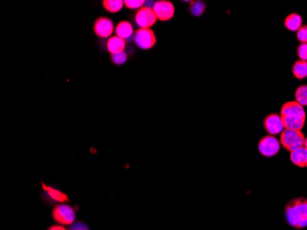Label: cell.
Here are the masks:
<instances>
[{"label":"cell","mask_w":307,"mask_h":230,"mask_svg":"<svg viewBox=\"0 0 307 230\" xmlns=\"http://www.w3.org/2000/svg\"><path fill=\"white\" fill-rule=\"evenodd\" d=\"M295 101L303 107L307 106V85H302L295 90Z\"/></svg>","instance_id":"d6986e66"},{"label":"cell","mask_w":307,"mask_h":230,"mask_svg":"<svg viewBox=\"0 0 307 230\" xmlns=\"http://www.w3.org/2000/svg\"><path fill=\"white\" fill-rule=\"evenodd\" d=\"M297 56L299 60L307 62V43H300L297 47Z\"/></svg>","instance_id":"603a6c76"},{"label":"cell","mask_w":307,"mask_h":230,"mask_svg":"<svg viewBox=\"0 0 307 230\" xmlns=\"http://www.w3.org/2000/svg\"><path fill=\"white\" fill-rule=\"evenodd\" d=\"M134 40L136 45L143 50H148L153 48L157 42L155 32L152 29L142 28L136 30Z\"/></svg>","instance_id":"277c9868"},{"label":"cell","mask_w":307,"mask_h":230,"mask_svg":"<svg viewBox=\"0 0 307 230\" xmlns=\"http://www.w3.org/2000/svg\"><path fill=\"white\" fill-rule=\"evenodd\" d=\"M296 38L301 43H307V24L303 25L296 32Z\"/></svg>","instance_id":"7402d4cb"},{"label":"cell","mask_w":307,"mask_h":230,"mask_svg":"<svg viewBox=\"0 0 307 230\" xmlns=\"http://www.w3.org/2000/svg\"><path fill=\"white\" fill-rule=\"evenodd\" d=\"M153 11L157 16V20L161 22H167L171 20L175 14V7L170 1L160 0L155 3Z\"/></svg>","instance_id":"5b68a950"},{"label":"cell","mask_w":307,"mask_h":230,"mask_svg":"<svg viewBox=\"0 0 307 230\" xmlns=\"http://www.w3.org/2000/svg\"><path fill=\"white\" fill-rule=\"evenodd\" d=\"M115 33L116 36L122 38L124 41H130L134 36L133 25L127 21L121 22L116 26Z\"/></svg>","instance_id":"7c38bea8"},{"label":"cell","mask_w":307,"mask_h":230,"mask_svg":"<svg viewBox=\"0 0 307 230\" xmlns=\"http://www.w3.org/2000/svg\"><path fill=\"white\" fill-rule=\"evenodd\" d=\"M292 73H293L294 78L297 79H305L307 78V61H302L297 60L293 64L292 67Z\"/></svg>","instance_id":"e0dca14e"},{"label":"cell","mask_w":307,"mask_h":230,"mask_svg":"<svg viewBox=\"0 0 307 230\" xmlns=\"http://www.w3.org/2000/svg\"><path fill=\"white\" fill-rule=\"evenodd\" d=\"M280 116L285 115H297L302 117H307L304 107L297 101H287L280 109Z\"/></svg>","instance_id":"8fae6325"},{"label":"cell","mask_w":307,"mask_h":230,"mask_svg":"<svg viewBox=\"0 0 307 230\" xmlns=\"http://www.w3.org/2000/svg\"><path fill=\"white\" fill-rule=\"evenodd\" d=\"M157 21V16L154 13L153 8L151 7H141L136 12V24L142 29H150V27H152Z\"/></svg>","instance_id":"8992f818"},{"label":"cell","mask_w":307,"mask_h":230,"mask_svg":"<svg viewBox=\"0 0 307 230\" xmlns=\"http://www.w3.org/2000/svg\"><path fill=\"white\" fill-rule=\"evenodd\" d=\"M192 6L190 7V10L192 12V14L195 17H200V15H202V13L204 12L205 10V7L206 5L204 2H201V1H194L192 2Z\"/></svg>","instance_id":"ffe728a7"},{"label":"cell","mask_w":307,"mask_h":230,"mask_svg":"<svg viewBox=\"0 0 307 230\" xmlns=\"http://www.w3.org/2000/svg\"><path fill=\"white\" fill-rule=\"evenodd\" d=\"M280 117L283 122L284 129L298 130V131L303 129L307 119V117H302L297 115H285Z\"/></svg>","instance_id":"30bf717a"},{"label":"cell","mask_w":307,"mask_h":230,"mask_svg":"<svg viewBox=\"0 0 307 230\" xmlns=\"http://www.w3.org/2000/svg\"><path fill=\"white\" fill-rule=\"evenodd\" d=\"M306 148H307V137L306 138V141H305V145H304Z\"/></svg>","instance_id":"4316f807"},{"label":"cell","mask_w":307,"mask_h":230,"mask_svg":"<svg viewBox=\"0 0 307 230\" xmlns=\"http://www.w3.org/2000/svg\"><path fill=\"white\" fill-rule=\"evenodd\" d=\"M263 125H264L265 130L271 136H276L278 134H281V132L284 130L281 117L280 115H277V114H271L268 115L263 121Z\"/></svg>","instance_id":"9c48e42d"},{"label":"cell","mask_w":307,"mask_h":230,"mask_svg":"<svg viewBox=\"0 0 307 230\" xmlns=\"http://www.w3.org/2000/svg\"><path fill=\"white\" fill-rule=\"evenodd\" d=\"M54 219L62 225H70L76 219L75 211L71 206L66 204H59L53 211Z\"/></svg>","instance_id":"52a82bcc"},{"label":"cell","mask_w":307,"mask_h":230,"mask_svg":"<svg viewBox=\"0 0 307 230\" xmlns=\"http://www.w3.org/2000/svg\"><path fill=\"white\" fill-rule=\"evenodd\" d=\"M125 46H126L125 41L116 35L111 37L108 40L107 49L112 55H117V54L124 52Z\"/></svg>","instance_id":"4fadbf2b"},{"label":"cell","mask_w":307,"mask_h":230,"mask_svg":"<svg viewBox=\"0 0 307 230\" xmlns=\"http://www.w3.org/2000/svg\"><path fill=\"white\" fill-rule=\"evenodd\" d=\"M286 221L294 229L307 227V198H294L286 204L284 209Z\"/></svg>","instance_id":"6da1fadb"},{"label":"cell","mask_w":307,"mask_h":230,"mask_svg":"<svg viewBox=\"0 0 307 230\" xmlns=\"http://www.w3.org/2000/svg\"><path fill=\"white\" fill-rule=\"evenodd\" d=\"M43 187L44 192H45V194L50 198L52 201H60V202L68 201L67 195L62 193L61 191H59L56 188L47 186L44 183H43Z\"/></svg>","instance_id":"2e32d148"},{"label":"cell","mask_w":307,"mask_h":230,"mask_svg":"<svg viewBox=\"0 0 307 230\" xmlns=\"http://www.w3.org/2000/svg\"><path fill=\"white\" fill-rule=\"evenodd\" d=\"M124 5L126 7L130 8V9H137V8H141L143 7L144 5V1L143 0H137V1H134V0H125L124 1Z\"/></svg>","instance_id":"cb8c5ba5"},{"label":"cell","mask_w":307,"mask_h":230,"mask_svg":"<svg viewBox=\"0 0 307 230\" xmlns=\"http://www.w3.org/2000/svg\"><path fill=\"white\" fill-rule=\"evenodd\" d=\"M284 25L288 30L297 32L298 29L303 26V18L297 13L288 15L284 20Z\"/></svg>","instance_id":"9a60e30c"},{"label":"cell","mask_w":307,"mask_h":230,"mask_svg":"<svg viewBox=\"0 0 307 230\" xmlns=\"http://www.w3.org/2000/svg\"><path fill=\"white\" fill-rule=\"evenodd\" d=\"M112 61L115 65H122L127 61V54L125 52H122L117 55H112Z\"/></svg>","instance_id":"44dd1931"},{"label":"cell","mask_w":307,"mask_h":230,"mask_svg":"<svg viewBox=\"0 0 307 230\" xmlns=\"http://www.w3.org/2000/svg\"><path fill=\"white\" fill-rule=\"evenodd\" d=\"M257 147H258V151L262 156L267 158H272L278 154L280 148V143L274 136L269 135V136L262 137L259 140Z\"/></svg>","instance_id":"3957f363"},{"label":"cell","mask_w":307,"mask_h":230,"mask_svg":"<svg viewBox=\"0 0 307 230\" xmlns=\"http://www.w3.org/2000/svg\"><path fill=\"white\" fill-rule=\"evenodd\" d=\"M306 137L302 131L284 129L279 137V143L288 151L293 152L305 145Z\"/></svg>","instance_id":"7a4b0ae2"},{"label":"cell","mask_w":307,"mask_h":230,"mask_svg":"<svg viewBox=\"0 0 307 230\" xmlns=\"http://www.w3.org/2000/svg\"><path fill=\"white\" fill-rule=\"evenodd\" d=\"M123 5H124V1H122V0H104L103 1V7L111 13L119 12L122 9Z\"/></svg>","instance_id":"ac0fdd59"},{"label":"cell","mask_w":307,"mask_h":230,"mask_svg":"<svg viewBox=\"0 0 307 230\" xmlns=\"http://www.w3.org/2000/svg\"><path fill=\"white\" fill-rule=\"evenodd\" d=\"M94 32L96 35L106 39L112 34L114 31V24L112 20L105 17H100L94 23Z\"/></svg>","instance_id":"ba28073f"},{"label":"cell","mask_w":307,"mask_h":230,"mask_svg":"<svg viewBox=\"0 0 307 230\" xmlns=\"http://www.w3.org/2000/svg\"><path fill=\"white\" fill-rule=\"evenodd\" d=\"M48 230H66L65 229H64L63 227H61V226H53V227H51L50 229Z\"/></svg>","instance_id":"484cf974"},{"label":"cell","mask_w":307,"mask_h":230,"mask_svg":"<svg viewBox=\"0 0 307 230\" xmlns=\"http://www.w3.org/2000/svg\"><path fill=\"white\" fill-rule=\"evenodd\" d=\"M69 230H88V228L86 224L83 222H78L72 225Z\"/></svg>","instance_id":"d4e9b609"},{"label":"cell","mask_w":307,"mask_h":230,"mask_svg":"<svg viewBox=\"0 0 307 230\" xmlns=\"http://www.w3.org/2000/svg\"><path fill=\"white\" fill-rule=\"evenodd\" d=\"M291 161L300 168H307V148L305 146L291 152Z\"/></svg>","instance_id":"5bb4252c"}]
</instances>
